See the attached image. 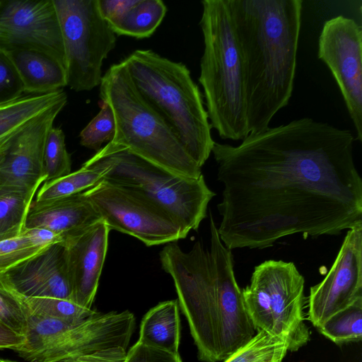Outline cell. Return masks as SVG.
<instances>
[{
	"mask_svg": "<svg viewBox=\"0 0 362 362\" xmlns=\"http://www.w3.org/2000/svg\"><path fill=\"white\" fill-rule=\"evenodd\" d=\"M362 298V227L348 230L325 279L310 287L308 320L319 328L335 313Z\"/></svg>",
	"mask_w": 362,
	"mask_h": 362,
	"instance_id": "13",
	"label": "cell"
},
{
	"mask_svg": "<svg viewBox=\"0 0 362 362\" xmlns=\"http://www.w3.org/2000/svg\"><path fill=\"white\" fill-rule=\"evenodd\" d=\"M100 97L114 113L110 144L174 174L191 178L202 175L168 123L138 91L122 61L103 76Z\"/></svg>",
	"mask_w": 362,
	"mask_h": 362,
	"instance_id": "6",
	"label": "cell"
},
{
	"mask_svg": "<svg viewBox=\"0 0 362 362\" xmlns=\"http://www.w3.org/2000/svg\"><path fill=\"white\" fill-rule=\"evenodd\" d=\"M110 230L100 221L63 240L72 300L92 309L105 260Z\"/></svg>",
	"mask_w": 362,
	"mask_h": 362,
	"instance_id": "16",
	"label": "cell"
},
{
	"mask_svg": "<svg viewBox=\"0 0 362 362\" xmlns=\"http://www.w3.org/2000/svg\"><path fill=\"white\" fill-rule=\"evenodd\" d=\"M71 168V157L66 148L65 135L60 128L52 127L47 135L44 148L45 182L69 174Z\"/></svg>",
	"mask_w": 362,
	"mask_h": 362,
	"instance_id": "29",
	"label": "cell"
},
{
	"mask_svg": "<svg viewBox=\"0 0 362 362\" xmlns=\"http://www.w3.org/2000/svg\"><path fill=\"white\" fill-rule=\"evenodd\" d=\"M242 293L247 313L255 330L276 337L271 306L262 285L251 276L250 284L242 290Z\"/></svg>",
	"mask_w": 362,
	"mask_h": 362,
	"instance_id": "28",
	"label": "cell"
},
{
	"mask_svg": "<svg viewBox=\"0 0 362 362\" xmlns=\"http://www.w3.org/2000/svg\"><path fill=\"white\" fill-rule=\"evenodd\" d=\"M264 362H281V361H264Z\"/></svg>",
	"mask_w": 362,
	"mask_h": 362,
	"instance_id": "38",
	"label": "cell"
},
{
	"mask_svg": "<svg viewBox=\"0 0 362 362\" xmlns=\"http://www.w3.org/2000/svg\"><path fill=\"white\" fill-rule=\"evenodd\" d=\"M166 11L160 0H136L121 16L108 23L117 35L146 38L153 34Z\"/></svg>",
	"mask_w": 362,
	"mask_h": 362,
	"instance_id": "22",
	"label": "cell"
},
{
	"mask_svg": "<svg viewBox=\"0 0 362 362\" xmlns=\"http://www.w3.org/2000/svg\"><path fill=\"white\" fill-rule=\"evenodd\" d=\"M242 61L249 134L269 127L294 87L302 0H228Z\"/></svg>",
	"mask_w": 362,
	"mask_h": 362,
	"instance_id": "3",
	"label": "cell"
},
{
	"mask_svg": "<svg viewBox=\"0 0 362 362\" xmlns=\"http://www.w3.org/2000/svg\"><path fill=\"white\" fill-rule=\"evenodd\" d=\"M4 359L0 358V362H4Z\"/></svg>",
	"mask_w": 362,
	"mask_h": 362,
	"instance_id": "39",
	"label": "cell"
},
{
	"mask_svg": "<svg viewBox=\"0 0 362 362\" xmlns=\"http://www.w3.org/2000/svg\"><path fill=\"white\" fill-rule=\"evenodd\" d=\"M60 27L66 86L76 92L100 86L103 60L116 45V34L98 0H53Z\"/></svg>",
	"mask_w": 362,
	"mask_h": 362,
	"instance_id": "8",
	"label": "cell"
},
{
	"mask_svg": "<svg viewBox=\"0 0 362 362\" xmlns=\"http://www.w3.org/2000/svg\"><path fill=\"white\" fill-rule=\"evenodd\" d=\"M19 130L16 131L14 132H12V133H11V134H9L4 136V137L0 138V153L1 152H3L7 148V146L11 143V141L12 139L13 138V136H15V134Z\"/></svg>",
	"mask_w": 362,
	"mask_h": 362,
	"instance_id": "36",
	"label": "cell"
},
{
	"mask_svg": "<svg viewBox=\"0 0 362 362\" xmlns=\"http://www.w3.org/2000/svg\"><path fill=\"white\" fill-rule=\"evenodd\" d=\"M3 152H4V151H3ZM3 152H1V153H0V158H1V155H2Z\"/></svg>",
	"mask_w": 362,
	"mask_h": 362,
	"instance_id": "40",
	"label": "cell"
},
{
	"mask_svg": "<svg viewBox=\"0 0 362 362\" xmlns=\"http://www.w3.org/2000/svg\"><path fill=\"white\" fill-rule=\"evenodd\" d=\"M105 174L104 168L83 163L74 173L43 182L33 201H52L84 192L104 180Z\"/></svg>",
	"mask_w": 362,
	"mask_h": 362,
	"instance_id": "23",
	"label": "cell"
},
{
	"mask_svg": "<svg viewBox=\"0 0 362 362\" xmlns=\"http://www.w3.org/2000/svg\"><path fill=\"white\" fill-rule=\"evenodd\" d=\"M25 341V335L13 331L0 320V349L13 350L23 345Z\"/></svg>",
	"mask_w": 362,
	"mask_h": 362,
	"instance_id": "35",
	"label": "cell"
},
{
	"mask_svg": "<svg viewBox=\"0 0 362 362\" xmlns=\"http://www.w3.org/2000/svg\"><path fill=\"white\" fill-rule=\"evenodd\" d=\"M317 56L331 71L354 126L356 139L361 142V26L342 15L325 21L319 37Z\"/></svg>",
	"mask_w": 362,
	"mask_h": 362,
	"instance_id": "10",
	"label": "cell"
},
{
	"mask_svg": "<svg viewBox=\"0 0 362 362\" xmlns=\"http://www.w3.org/2000/svg\"><path fill=\"white\" fill-rule=\"evenodd\" d=\"M62 238L41 228H27L0 235V275Z\"/></svg>",
	"mask_w": 362,
	"mask_h": 362,
	"instance_id": "20",
	"label": "cell"
},
{
	"mask_svg": "<svg viewBox=\"0 0 362 362\" xmlns=\"http://www.w3.org/2000/svg\"><path fill=\"white\" fill-rule=\"evenodd\" d=\"M265 290L271 306L274 334L285 341L288 351H296L310 339L305 322V280L291 262L267 260L252 274Z\"/></svg>",
	"mask_w": 362,
	"mask_h": 362,
	"instance_id": "11",
	"label": "cell"
},
{
	"mask_svg": "<svg viewBox=\"0 0 362 362\" xmlns=\"http://www.w3.org/2000/svg\"><path fill=\"white\" fill-rule=\"evenodd\" d=\"M4 362H16V361H9V360H4Z\"/></svg>",
	"mask_w": 362,
	"mask_h": 362,
	"instance_id": "37",
	"label": "cell"
},
{
	"mask_svg": "<svg viewBox=\"0 0 362 362\" xmlns=\"http://www.w3.org/2000/svg\"><path fill=\"white\" fill-rule=\"evenodd\" d=\"M20 75L6 53L0 50V105L23 96Z\"/></svg>",
	"mask_w": 362,
	"mask_h": 362,
	"instance_id": "31",
	"label": "cell"
},
{
	"mask_svg": "<svg viewBox=\"0 0 362 362\" xmlns=\"http://www.w3.org/2000/svg\"><path fill=\"white\" fill-rule=\"evenodd\" d=\"M100 110L80 133L82 146L98 151L101 145L110 141L115 132L114 113L105 101L100 103Z\"/></svg>",
	"mask_w": 362,
	"mask_h": 362,
	"instance_id": "30",
	"label": "cell"
},
{
	"mask_svg": "<svg viewBox=\"0 0 362 362\" xmlns=\"http://www.w3.org/2000/svg\"><path fill=\"white\" fill-rule=\"evenodd\" d=\"M124 362H182L180 354L137 341L127 351Z\"/></svg>",
	"mask_w": 362,
	"mask_h": 362,
	"instance_id": "33",
	"label": "cell"
},
{
	"mask_svg": "<svg viewBox=\"0 0 362 362\" xmlns=\"http://www.w3.org/2000/svg\"><path fill=\"white\" fill-rule=\"evenodd\" d=\"M37 49L65 66L62 37L53 0H10L0 5V50Z\"/></svg>",
	"mask_w": 362,
	"mask_h": 362,
	"instance_id": "12",
	"label": "cell"
},
{
	"mask_svg": "<svg viewBox=\"0 0 362 362\" xmlns=\"http://www.w3.org/2000/svg\"><path fill=\"white\" fill-rule=\"evenodd\" d=\"M83 193L110 230L133 236L146 246L187 236L165 211L134 192L104 180Z\"/></svg>",
	"mask_w": 362,
	"mask_h": 362,
	"instance_id": "9",
	"label": "cell"
},
{
	"mask_svg": "<svg viewBox=\"0 0 362 362\" xmlns=\"http://www.w3.org/2000/svg\"><path fill=\"white\" fill-rule=\"evenodd\" d=\"M67 103L59 101L23 127L0 158V189L37 191L45 181L44 148L47 135Z\"/></svg>",
	"mask_w": 362,
	"mask_h": 362,
	"instance_id": "14",
	"label": "cell"
},
{
	"mask_svg": "<svg viewBox=\"0 0 362 362\" xmlns=\"http://www.w3.org/2000/svg\"><path fill=\"white\" fill-rule=\"evenodd\" d=\"M0 320L13 331L25 336L28 316L14 295L1 284Z\"/></svg>",
	"mask_w": 362,
	"mask_h": 362,
	"instance_id": "32",
	"label": "cell"
},
{
	"mask_svg": "<svg viewBox=\"0 0 362 362\" xmlns=\"http://www.w3.org/2000/svg\"><path fill=\"white\" fill-rule=\"evenodd\" d=\"M101 15L107 23L121 16L136 0H98Z\"/></svg>",
	"mask_w": 362,
	"mask_h": 362,
	"instance_id": "34",
	"label": "cell"
},
{
	"mask_svg": "<svg viewBox=\"0 0 362 362\" xmlns=\"http://www.w3.org/2000/svg\"><path fill=\"white\" fill-rule=\"evenodd\" d=\"M37 191L0 189V235L22 230Z\"/></svg>",
	"mask_w": 362,
	"mask_h": 362,
	"instance_id": "27",
	"label": "cell"
},
{
	"mask_svg": "<svg viewBox=\"0 0 362 362\" xmlns=\"http://www.w3.org/2000/svg\"><path fill=\"white\" fill-rule=\"evenodd\" d=\"M7 289L19 301L28 317L36 316L78 323L98 312L83 308L70 300L53 297H25Z\"/></svg>",
	"mask_w": 362,
	"mask_h": 362,
	"instance_id": "24",
	"label": "cell"
},
{
	"mask_svg": "<svg viewBox=\"0 0 362 362\" xmlns=\"http://www.w3.org/2000/svg\"><path fill=\"white\" fill-rule=\"evenodd\" d=\"M0 284L25 297L72 300L63 241L50 245L1 274Z\"/></svg>",
	"mask_w": 362,
	"mask_h": 362,
	"instance_id": "15",
	"label": "cell"
},
{
	"mask_svg": "<svg viewBox=\"0 0 362 362\" xmlns=\"http://www.w3.org/2000/svg\"><path fill=\"white\" fill-rule=\"evenodd\" d=\"M325 337L337 344L362 339V298L327 320L319 328Z\"/></svg>",
	"mask_w": 362,
	"mask_h": 362,
	"instance_id": "25",
	"label": "cell"
},
{
	"mask_svg": "<svg viewBox=\"0 0 362 362\" xmlns=\"http://www.w3.org/2000/svg\"><path fill=\"white\" fill-rule=\"evenodd\" d=\"M101 218L83 192L42 202L33 201L25 226L41 228L59 235L64 240L78 233Z\"/></svg>",
	"mask_w": 362,
	"mask_h": 362,
	"instance_id": "17",
	"label": "cell"
},
{
	"mask_svg": "<svg viewBox=\"0 0 362 362\" xmlns=\"http://www.w3.org/2000/svg\"><path fill=\"white\" fill-rule=\"evenodd\" d=\"M288 351L287 343L264 331L257 334L244 346L223 362L283 361Z\"/></svg>",
	"mask_w": 362,
	"mask_h": 362,
	"instance_id": "26",
	"label": "cell"
},
{
	"mask_svg": "<svg viewBox=\"0 0 362 362\" xmlns=\"http://www.w3.org/2000/svg\"><path fill=\"white\" fill-rule=\"evenodd\" d=\"M122 62L138 91L202 168L215 141L202 95L186 65L151 49H136Z\"/></svg>",
	"mask_w": 362,
	"mask_h": 362,
	"instance_id": "4",
	"label": "cell"
},
{
	"mask_svg": "<svg viewBox=\"0 0 362 362\" xmlns=\"http://www.w3.org/2000/svg\"><path fill=\"white\" fill-rule=\"evenodd\" d=\"M1 1H0V5H1Z\"/></svg>",
	"mask_w": 362,
	"mask_h": 362,
	"instance_id": "41",
	"label": "cell"
},
{
	"mask_svg": "<svg viewBox=\"0 0 362 362\" xmlns=\"http://www.w3.org/2000/svg\"><path fill=\"white\" fill-rule=\"evenodd\" d=\"M84 163L104 168L105 181L137 193L165 211L187 235L198 229L215 196L203 175L191 178L174 174L110 142Z\"/></svg>",
	"mask_w": 362,
	"mask_h": 362,
	"instance_id": "7",
	"label": "cell"
},
{
	"mask_svg": "<svg viewBox=\"0 0 362 362\" xmlns=\"http://www.w3.org/2000/svg\"><path fill=\"white\" fill-rule=\"evenodd\" d=\"M5 53L20 75L25 93L45 94L66 86L65 66L51 55L37 49Z\"/></svg>",
	"mask_w": 362,
	"mask_h": 362,
	"instance_id": "18",
	"label": "cell"
},
{
	"mask_svg": "<svg viewBox=\"0 0 362 362\" xmlns=\"http://www.w3.org/2000/svg\"><path fill=\"white\" fill-rule=\"evenodd\" d=\"M209 228L210 251L199 241L189 252L172 242L160 260L173 280L199 359L218 362L244 346L256 330L235 277L231 250L221 242L211 214Z\"/></svg>",
	"mask_w": 362,
	"mask_h": 362,
	"instance_id": "2",
	"label": "cell"
},
{
	"mask_svg": "<svg viewBox=\"0 0 362 362\" xmlns=\"http://www.w3.org/2000/svg\"><path fill=\"white\" fill-rule=\"evenodd\" d=\"M354 140L349 129L303 117L249 134L238 146L215 142L223 244L263 249L296 233L317 238L362 227Z\"/></svg>",
	"mask_w": 362,
	"mask_h": 362,
	"instance_id": "1",
	"label": "cell"
},
{
	"mask_svg": "<svg viewBox=\"0 0 362 362\" xmlns=\"http://www.w3.org/2000/svg\"><path fill=\"white\" fill-rule=\"evenodd\" d=\"M202 5L199 81L209 122L221 139L243 140L249 134L243 69L228 0H204Z\"/></svg>",
	"mask_w": 362,
	"mask_h": 362,
	"instance_id": "5",
	"label": "cell"
},
{
	"mask_svg": "<svg viewBox=\"0 0 362 362\" xmlns=\"http://www.w3.org/2000/svg\"><path fill=\"white\" fill-rule=\"evenodd\" d=\"M177 300L160 302L151 308L143 317L139 341L179 354L180 342V317Z\"/></svg>",
	"mask_w": 362,
	"mask_h": 362,
	"instance_id": "19",
	"label": "cell"
},
{
	"mask_svg": "<svg viewBox=\"0 0 362 362\" xmlns=\"http://www.w3.org/2000/svg\"><path fill=\"white\" fill-rule=\"evenodd\" d=\"M62 89L28 95L0 105V138L19 130L35 117L59 101L66 99Z\"/></svg>",
	"mask_w": 362,
	"mask_h": 362,
	"instance_id": "21",
	"label": "cell"
}]
</instances>
